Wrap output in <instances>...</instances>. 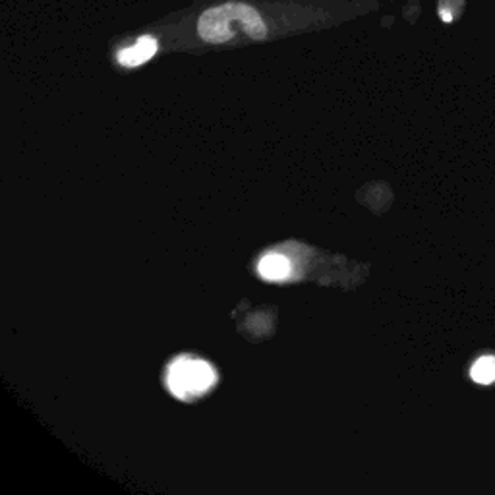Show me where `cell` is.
<instances>
[{"label": "cell", "instance_id": "3", "mask_svg": "<svg viewBox=\"0 0 495 495\" xmlns=\"http://www.w3.org/2000/svg\"><path fill=\"white\" fill-rule=\"evenodd\" d=\"M155 53H157V41L153 37H141L136 45L124 49L118 53V62L122 66H140L143 62H148Z\"/></svg>", "mask_w": 495, "mask_h": 495}, {"label": "cell", "instance_id": "5", "mask_svg": "<svg viewBox=\"0 0 495 495\" xmlns=\"http://www.w3.org/2000/svg\"><path fill=\"white\" fill-rule=\"evenodd\" d=\"M470 377L480 385H491L495 381V356H480L470 368Z\"/></svg>", "mask_w": 495, "mask_h": 495}, {"label": "cell", "instance_id": "2", "mask_svg": "<svg viewBox=\"0 0 495 495\" xmlns=\"http://www.w3.org/2000/svg\"><path fill=\"white\" fill-rule=\"evenodd\" d=\"M215 371L208 362L192 358H179L169 368V389L174 397L190 399L202 395L215 384Z\"/></svg>", "mask_w": 495, "mask_h": 495}, {"label": "cell", "instance_id": "1", "mask_svg": "<svg viewBox=\"0 0 495 495\" xmlns=\"http://www.w3.org/2000/svg\"><path fill=\"white\" fill-rule=\"evenodd\" d=\"M198 34L208 43H226L239 34L252 39H265L267 27L252 6L229 3L205 10L198 22Z\"/></svg>", "mask_w": 495, "mask_h": 495}, {"label": "cell", "instance_id": "4", "mask_svg": "<svg viewBox=\"0 0 495 495\" xmlns=\"http://www.w3.org/2000/svg\"><path fill=\"white\" fill-rule=\"evenodd\" d=\"M260 275L265 281H285L291 275V263L285 255L270 254L260 262Z\"/></svg>", "mask_w": 495, "mask_h": 495}]
</instances>
